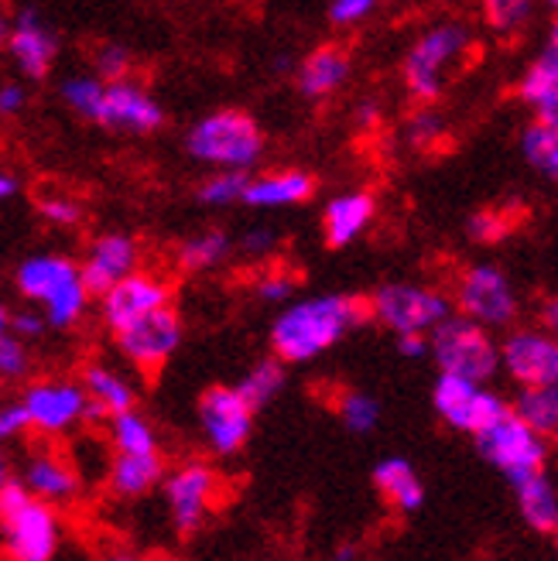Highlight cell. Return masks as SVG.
Listing matches in <instances>:
<instances>
[{"label": "cell", "mask_w": 558, "mask_h": 561, "mask_svg": "<svg viewBox=\"0 0 558 561\" xmlns=\"http://www.w3.org/2000/svg\"><path fill=\"white\" fill-rule=\"evenodd\" d=\"M234 254V240L223 230H200L179 247V267L189 274H206L216 271L223 261Z\"/></svg>", "instance_id": "31"}, {"label": "cell", "mask_w": 558, "mask_h": 561, "mask_svg": "<svg viewBox=\"0 0 558 561\" xmlns=\"http://www.w3.org/2000/svg\"><path fill=\"white\" fill-rule=\"evenodd\" d=\"M367 316L395 335H405V332L429 335L442 319L453 316V298L429 285L390 280V285L377 288L374 298L367 301Z\"/></svg>", "instance_id": "8"}, {"label": "cell", "mask_w": 558, "mask_h": 561, "mask_svg": "<svg viewBox=\"0 0 558 561\" xmlns=\"http://www.w3.org/2000/svg\"><path fill=\"white\" fill-rule=\"evenodd\" d=\"M38 213H42V219L48 222V227H59V230H72V227H79V222H82L79 199H72V195H66V192L42 195Z\"/></svg>", "instance_id": "39"}, {"label": "cell", "mask_w": 558, "mask_h": 561, "mask_svg": "<svg viewBox=\"0 0 558 561\" xmlns=\"http://www.w3.org/2000/svg\"><path fill=\"white\" fill-rule=\"evenodd\" d=\"M106 432H110V445L117 448V456H151V453H158V432L137 408L110 414Z\"/></svg>", "instance_id": "29"}, {"label": "cell", "mask_w": 558, "mask_h": 561, "mask_svg": "<svg viewBox=\"0 0 558 561\" xmlns=\"http://www.w3.org/2000/svg\"><path fill=\"white\" fill-rule=\"evenodd\" d=\"M93 124L124 134H155L164 127V110L141 82L127 76V79L103 82V96Z\"/></svg>", "instance_id": "14"}, {"label": "cell", "mask_w": 558, "mask_h": 561, "mask_svg": "<svg viewBox=\"0 0 558 561\" xmlns=\"http://www.w3.org/2000/svg\"><path fill=\"white\" fill-rule=\"evenodd\" d=\"M405 137H408V145L418 148V151L442 145V137H445V121H442V114H439V110H435L432 103L418 106L414 114L408 117V124H405Z\"/></svg>", "instance_id": "38"}, {"label": "cell", "mask_w": 558, "mask_h": 561, "mask_svg": "<svg viewBox=\"0 0 558 561\" xmlns=\"http://www.w3.org/2000/svg\"><path fill=\"white\" fill-rule=\"evenodd\" d=\"M164 305H172L169 280L158 274H148V271H134L100 295V316L110 332H117V329L130 325L134 319H141Z\"/></svg>", "instance_id": "16"}, {"label": "cell", "mask_w": 558, "mask_h": 561, "mask_svg": "<svg viewBox=\"0 0 558 561\" xmlns=\"http://www.w3.org/2000/svg\"><path fill=\"white\" fill-rule=\"evenodd\" d=\"M11 195H18V179L11 172H0V203H8Z\"/></svg>", "instance_id": "50"}, {"label": "cell", "mask_w": 558, "mask_h": 561, "mask_svg": "<svg viewBox=\"0 0 558 561\" xmlns=\"http://www.w3.org/2000/svg\"><path fill=\"white\" fill-rule=\"evenodd\" d=\"M79 383L87 390V421H106L110 414H121L137 404L134 383L106 363H90Z\"/></svg>", "instance_id": "24"}, {"label": "cell", "mask_w": 558, "mask_h": 561, "mask_svg": "<svg viewBox=\"0 0 558 561\" xmlns=\"http://www.w3.org/2000/svg\"><path fill=\"white\" fill-rule=\"evenodd\" d=\"M247 172L240 168H216V172L200 185V203L213 209H227L243 203V188H247Z\"/></svg>", "instance_id": "34"}, {"label": "cell", "mask_w": 558, "mask_h": 561, "mask_svg": "<svg viewBox=\"0 0 558 561\" xmlns=\"http://www.w3.org/2000/svg\"><path fill=\"white\" fill-rule=\"evenodd\" d=\"M161 480H164V462L158 453H151V456H117L106 472L110 490L124 500L148 496Z\"/></svg>", "instance_id": "28"}, {"label": "cell", "mask_w": 558, "mask_h": 561, "mask_svg": "<svg viewBox=\"0 0 558 561\" xmlns=\"http://www.w3.org/2000/svg\"><path fill=\"white\" fill-rule=\"evenodd\" d=\"M367 322V301L356 295H312L285 301L271 325V350L274 356L295 367V363H312L332 346H340L346 335Z\"/></svg>", "instance_id": "1"}, {"label": "cell", "mask_w": 558, "mask_h": 561, "mask_svg": "<svg viewBox=\"0 0 558 561\" xmlns=\"http://www.w3.org/2000/svg\"><path fill=\"white\" fill-rule=\"evenodd\" d=\"M398 353L405 359H422V356H429V335H418V332L398 335Z\"/></svg>", "instance_id": "49"}, {"label": "cell", "mask_w": 558, "mask_h": 561, "mask_svg": "<svg viewBox=\"0 0 558 561\" xmlns=\"http://www.w3.org/2000/svg\"><path fill=\"white\" fill-rule=\"evenodd\" d=\"M0 530L11 561H55L62 545V520L52 503L11 480L0 486Z\"/></svg>", "instance_id": "3"}, {"label": "cell", "mask_w": 558, "mask_h": 561, "mask_svg": "<svg viewBox=\"0 0 558 561\" xmlns=\"http://www.w3.org/2000/svg\"><path fill=\"white\" fill-rule=\"evenodd\" d=\"M517 490V511L521 520L535 530V535H555L558 530V490L548 480V472H535L527 480L514 483Z\"/></svg>", "instance_id": "27"}, {"label": "cell", "mask_w": 558, "mask_h": 561, "mask_svg": "<svg viewBox=\"0 0 558 561\" xmlns=\"http://www.w3.org/2000/svg\"><path fill=\"white\" fill-rule=\"evenodd\" d=\"M472 38L469 27L459 21L432 24L425 35H418L405 55V87L418 103L442 100L453 72L463 66Z\"/></svg>", "instance_id": "4"}, {"label": "cell", "mask_w": 558, "mask_h": 561, "mask_svg": "<svg viewBox=\"0 0 558 561\" xmlns=\"http://www.w3.org/2000/svg\"><path fill=\"white\" fill-rule=\"evenodd\" d=\"M8 51L24 79H45L55 55H59V38L35 11H21L11 21Z\"/></svg>", "instance_id": "19"}, {"label": "cell", "mask_w": 558, "mask_h": 561, "mask_svg": "<svg viewBox=\"0 0 558 561\" xmlns=\"http://www.w3.org/2000/svg\"><path fill=\"white\" fill-rule=\"evenodd\" d=\"M374 486L390 507L401 511V514L422 511V503H425V486H422V480H418L414 466L408 459H398V456L380 459L374 466Z\"/></svg>", "instance_id": "26"}, {"label": "cell", "mask_w": 558, "mask_h": 561, "mask_svg": "<svg viewBox=\"0 0 558 561\" xmlns=\"http://www.w3.org/2000/svg\"><path fill=\"white\" fill-rule=\"evenodd\" d=\"M472 438H477L480 456L493 469L504 472L511 483H521L548 466V438L538 435L535 428H527L511 408L504 414H497L490 425L480 428Z\"/></svg>", "instance_id": "7"}, {"label": "cell", "mask_w": 558, "mask_h": 561, "mask_svg": "<svg viewBox=\"0 0 558 561\" xmlns=\"http://www.w3.org/2000/svg\"><path fill=\"white\" fill-rule=\"evenodd\" d=\"M432 404L445 425L466 435H477L497 414L508 411V401L500 398L497 390H490L480 380L456 377V374H439L432 387Z\"/></svg>", "instance_id": "12"}, {"label": "cell", "mask_w": 558, "mask_h": 561, "mask_svg": "<svg viewBox=\"0 0 558 561\" xmlns=\"http://www.w3.org/2000/svg\"><path fill=\"white\" fill-rule=\"evenodd\" d=\"M110 561H141V558H134V554H114Z\"/></svg>", "instance_id": "57"}, {"label": "cell", "mask_w": 558, "mask_h": 561, "mask_svg": "<svg viewBox=\"0 0 558 561\" xmlns=\"http://www.w3.org/2000/svg\"><path fill=\"white\" fill-rule=\"evenodd\" d=\"M500 370L517 387L558 383V343L548 329H514L497 346Z\"/></svg>", "instance_id": "15"}, {"label": "cell", "mask_w": 558, "mask_h": 561, "mask_svg": "<svg viewBox=\"0 0 558 561\" xmlns=\"http://www.w3.org/2000/svg\"><path fill=\"white\" fill-rule=\"evenodd\" d=\"M14 285L24 301H35L48 329H72L90 308V291L82 285L79 264L62 254H35L18 264Z\"/></svg>", "instance_id": "2"}, {"label": "cell", "mask_w": 558, "mask_h": 561, "mask_svg": "<svg viewBox=\"0 0 558 561\" xmlns=\"http://www.w3.org/2000/svg\"><path fill=\"white\" fill-rule=\"evenodd\" d=\"M137 267H141V243L130 233L114 230V233H100L90 243L87 261L79 264V274L90 295H103L110 285H117L121 277L134 274Z\"/></svg>", "instance_id": "18"}, {"label": "cell", "mask_w": 558, "mask_h": 561, "mask_svg": "<svg viewBox=\"0 0 558 561\" xmlns=\"http://www.w3.org/2000/svg\"><path fill=\"white\" fill-rule=\"evenodd\" d=\"M216 490H219V480L206 462H185L169 476L164 500H169V514L179 535H195V530L206 524Z\"/></svg>", "instance_id": "17"}, {"label": "cell", "mask_w": 558, "mask_h": 561, "mask_svg": "<svg viewBox=\"0 0 558 561\" xmlns=\"http://www.w3.org/2000/svg\"><path fill=\"white\" fill-rule=\"evenodd\" d=\"M282 387H285V363L277 359V356H271V359H261V363H254L247 374H243V380L237 383V390H240V398L250 404V408H264L267 401H274L277 394H282Z\"/></svg>", "instance_id": "33"}, {"label": "cell", "mask_w": 558, "mask_h": 561, "mask_svg": "<svg viewBox=\"0 0 558 561\" xmlns=\"http://www.w3.org/2000/svg\"><path fill=\"white\" fill-rule=\"evenodd\" d=\"M374 216H377V199L367 188L340 192L322 209V237L332 250H343L371 230Z\"/></svg>", "instance_id": "20"}, {"label": "cell", "mask_w": 558, "mask_h": 561, "mask_svg": "<svg viewBox=\"0 0 558 561\" xmlns=\"http://www.w3.org/2000/svg\"><path fill=\"white\" fill-rule=\"evenodd\" d=\"M27 432V417H24V408L14 401V404H0V445H8L14 438H21Z\"/></svg>", "instance_id": "47"}, {"label": "cell", "mask_w": 558, "mask_h": 561, "mask_svg": "<svg viewBox=\"0 0 558 561\" xmlns=\"http://www.w3.org/2000/svg\"><path fill=\"white\" fill-rule=\"evenodd\" d=\"M350 55L346 48L340 45H319L316 51H309L301 59L298 72H295V82L301 96L309 100H322V96H332L340 87H346L350 79Z\"/></svg>", "instance_id": "25"}, {"label": "cell", "mask_w": 558, "mask_h": 561, "mask_svg": "<svg viewBox=\"0 0 558 561\" xmlns=\"http://www.w3.org/2000/svg\"><path fill=\"white\" fill-rule=\"evenodd\" d=\"M200 428L216 456H237L254 432V408L237 387H209L200 398Z\"/></svg>", "instance_id": "13"}, {"label": "cell", "mask_w": 558, "mask_h": 561, "mask_svg": "<svg viewBox=\"0 0 558 561\" xmlns=\"http://www.w3.org/2000/svg\"><path fill=\"white\" fill-rule=\"evenodd\" d=\"M521 100L535 110V121L558 124V42L555 35L542 45L532 66L521 76Z\"/></svg>", "instance_id": "23"}, {"label": "cell", "mask_w": 558, "mask_h": 561, "mask_svg": "<svg viewBox=\"0 0 558 561\" xmlns=\"http://www.w3.org/2000/svg\"><path fill=\"white\" fill-rule=\"evenodd\" d=\"M14 480V466H11V456L4 453V445H0V486Z\"/></svg>", "instance_id": "51"}, {"label": "cell", "mask_w": 558, "mask_h": 561, "mask_svg": "<svg viewBox=\"0 0 558 561\" xmlns=\"http://www.w3.org/2000/svg\"><path fill=\"white\" fill-rule=\"evenodd\" d=\"M545 322L555 325V301H545Z\"/></svg>", "instance_id": "56"}, {"label": "cell", "mask_w": 558, "mask_h": 561, "mask_svg": "<svg viewBox=\"0 0 558 561\" xmlns=\"http://www.w3.org/2000/svg\"><path fill=\"white\" fill-rule=\"evenodd\" d=\"M429 356L442 374H456L466 380L490 383L500 370V356L490 329L469 322L463 316L442 319L429 332Z\"/></svg>", "instance_id": "6"}, {"label": "cell", "mask_w": 558, "mask_h": 561, "mask_svg": "<svg viewBox=\"0 0 558 561\" xmlns=\"http://www.w3.org/2000/svg\"><path fill=\"white\" fill-rule=\"evenodd\" d=\"M8 35H11V18H8L4 11H0V48L8 45Z\"/></svg>", "instance_id": "54"}, {"label": "cell", "mask_w": 558, "mask_h": 561, "mask_svg": "<svg viewBox=\"0 0 558 561\" xmlns=\"http://www.w3.org/2000/svg\"><path fill=\"white\" fill-rule=\"evenodd\" d=\"M103 96V79L100 76H69L62 82V100L72 110L76 117L82 121H93L96 117V106Z\"/></svg>", "instance_id": "37"}, {"label": "cell", "mask_w": 558, "mask_h": 561, "mask_svg": "<svg viewBox=\"0 0 558 561\" xmlns=\"http://www.w3.org/2000/svg\"><path fill=\"white\" fill-rule=\"evenodd\" d=\"M316 192V182L309 172L298 168H282V172H264L258 179H247L243 188V206L250 209H292L309 203Z\"/></svg>", "instance_id": "22"}, {"label": "cell", "mask_w": 558, "mask_h": 561, "mask_svg": "<svg viewBox=\"0 0 558 561\" xmlns=\"http://www.w3.org/2000/svg\"><path fill=\"white\" fill-rule=\"evenodd\" d=\"M360 114H364V124H374L377 121V103H364V106H360Z\"/></svg>", "instance_id": "55"}, {"label": "cell", "mask_w": 558, "mask_h": 561, "mask_svg": "<svg viewBox=\"0 0 558 561\" xmlns=\"http://www.w3.org/2000/svg\"><path fill=\"white\" fill-rule=\"evenodd\" d=\"M27 417V432H38L45 438L69 435L76 425L87 421V390L76 380L48 377L24 387L18 401Z\"/></svg>", "instance_id": "10"}, {"label": "cell", "mask_w": 558, "mask_h": 561, "mask_svg": "<svg viewBox=\"0 0 558 561\" xmlns=\"http://www.w3.org/2000/svg\"><path fill=\"white\" fill-rule=\"evenodd\" d=\"M466 230L472 240H480V243H497L500 237H504L511 230V222L504 219V213H497V209H480V213H472L469 222H466Z\"/></svg>", "instance_id": "43"}, {"label": "cell", "mask_w": 558, "mask_h": 561, "mask_svg": "<svg viewBox=\"0 0 558 561\" xmlns=\"http://www.w3.org/2000/svg\"><path fill=\"white\" fill-rule=\"evenodd\" d=\"M538 4H548V8H555V4H558V0H538Z\"/></svg>", "instance_id": "58"}, {"label": "cell", "mask_w": 558, "mask_h": 561, "mask_svg": "<svg viewBox=\"0 0 558 561\" xmlns=\"http://www.w3.org/2000/svg\"><path fill=\"white\" fill-rule=\"evenodd\" d=\"M295 288H298V280L292 271L285 267H267L258 280H254V295L267 305H285L295 298Z\"/></svg>", "instance_id": "40"}, {"label": "cell", "mask_w": 558, "mask_h": 561, "mask_svg": "<svg viewBox=\"0 0 558 561\" xmlns=\"http://www.w3.org/2000/svg\"><path fill=\"white\" fill-rule=\"evenodd\" d=\"M45 329H48V322L38 308H21V312H11V335H18V340H24V343L42 340Z\"/></svg>", "instance_id": "46"}, {"label": "cell", "mask_w": 558, "mask_h": 561, "mask_svg": "<svg viewBox=\"0 0 558 561\" xmlns=\"http://www.w3.org/2000/svg\"><path fill=\"white\" fill-rule=\"evenodd\" d=\"M527 428L551 438L558 432V387L538 383V387H521L514 404H508Z\"/></svg>", "instance_id": "30"}, {"label": "cell", "mask_w": 558, "mask_h": 561, "mask_svg": "<svg viewBox=\"0 0 558 561\" xmlns=\"http://www.w3.org/2000/svg\"><path fill=\"white\" fill-rule=\"evenodd\" d=\"M453 308L459 316L483 329H508L521 312V298L511 285L504 267L497 264H472L459 274Z\"/></svg>", "instance_id": "9"}, {"label": "cell", "mask_w": 558, "mask_h": 561, "mask_svg": "<svg viewBox=\"0 0 558 561\" xmlns=\"http://www.w3.org/2000/svg\"><path fill=\"white\" fill-rule=\"evenodd\" d=\"M384 0H332L329 4V21L340 27H353L360 21H367L374 11H380Z\"/></svg>", "instance_id": "44"}, {"label": "cell", "mask_w": 558, "mask_h": 561, "mask_svg": "<svg viewBox=\"0 0 558 561\" xmlns=\"http://www.w3.org/2000/svg\"><path fill=\"white\" fill-rule=\"evenodd\" d=\"M185 148L195 161L213 168H254L264 154V134L243 110H213L189 127Z\"/></svg>", "instance_id": "5"}, {"label": "cell", "mask_w": 558, "mask_h": 561, "mask_svg": "<svg viewBox=\"0 0 558 561\" xmlns=\"http://www.w3.org/2000/svg\"><path fill=\"white\" fill-rule=\"evenodd\" d=\"M32 370V353H27V343L18 340V335H4L0 340V380H21Z\"/></svg>", "instance_id": "42"}, {"label": "cell", "mask_w": 558, "mask_h": 561, "mask_svg": "<svg viewBox=\"0 0 558 561\" xmlns=\"http://www.w3.org/2000/svg\"><path fill=\"white\" fill-rule=\"evenodd\" d=\"M158 561H172V558H158Z\"/></svg>", "instance_id": "59"}, {"label": "cell", "mask_w": 558, "mask_h": 561, "mask_svg": "<svg viewBox=\"0 0 558 561\" xmlns=\"http://www.w3.org/2000/svg\"><path fill=\"white\" fill-rule=\"evenodd\" d=\"M8 332H11V308L0 305V340H4Z\"/></svg>", "instance_id": "53"}, {"label": "cell", "mask_w": 558, "mask_h": 561, "mask_svg": "<svg viewBox=\"0 0 558 561\" xmlns=\"http://www.w3.org/2000/svg\"><path fill=\"white\" fill-rule=\"evenodd\" d=\"M24 106H27V90L21 82H4L0 87V117H18Z\"/></svg>", "instance_id": "48"}, {"label": "cell", "mask_w": 558, "mask_h": 561, "mask_svg": "<svg viewBox=\"0 0 558 561\" xmlns=\"http://www.w3.org/2000/svg\"><path fill=\"white\" fill-rule=\"evenodd\" d=\"M0 387H4V380H0Z\"/></svg>", "instance_id": "60"}, {"label": "cell", "mask_w": 558, "mask_h": 561, "mask_svg": "<svg viewBox=\"0 0 558 561\" xmlns=\"http://www.w3.org/2000/svg\"><path fill=\"white\" fill-rule=\"evenodd\" d=\"M130 66H134L130 48H124V45H117V42L100 45L96 55H93V69H96V76H100L103 82L127 79V76H130Z\"/></svg>", "instance_id": "41"}, {"label": "cell", "mask_w": 558, "mask_h": 561, "mask_svg": "<svg viewBox=\"0 0 558 561\" xmlns=\"http://www.w3.org/2000/svg\"><path fill=\"white\" fill-rule=\"evenodd\" d=\"M340 411V421L353 432V435H367L380 425V401L367 390H346L337 404Z\"/></svg>", "instance_id": "35"}, {"label": "cell", "mask_w": 558, "mask_h": 561, "mask_svg": "<svg viewBox=\"0 0 558 561\" xmlns=\"http://www.w3.org/2000/svg\"><path fill=\"white\" fill-rule=\"evenodd\" d=\"M182 335H185L182 316L175 312V305H164V308H155V312H148L141 319H134L130 325L117 329L114 343L130 367L155 374L179 353Z\"/></svg>", "instance_id": "11"}, {"label": "cell", "mask_w": 558, "mask_h": 561, "mask_svg": "<svg viewBox=\"0 0 558 561\" xmlns=\"http://www.w3.org/2000/svg\"><path fill=\"white\" fill-rule=\"evenodd\" d=\"M521 154L542 179L558 175V124L535 121L521 134Z\"/></svg>", "instance_id": "32"}, {"label": "cell", "mask_w": 558, "mask_h": 561, "mask_svg": "<svg viewBox=\"0 0 558 561\" xmlns=\"http://www.w3.org/2000/svg\"><path fill=\"white\" fill-rule=\"evenodd\" d=\"M21 483L32 496L55 507V503H69L79 493V472L66 456L52 453V448H42V453L27 456Z\"/></svg>", "instance_id": "21"}, {"label": "cell", "mask_w": 558, "mask_h": 561, "mask_svg": "<svg viewBox=\"0 0 558 561\" xmlns=\"http://www.w3.org/2000/svg\"><path fill=\"white\" fill-rule=\"evenodd\" d=\"M240 257L243 261H267L274 250H277V233L267 227H254L250 233H243V240L237 243Z\"/></svg>", "instance_id": "45"}, {"label": "cell", "mask_w": 558, "mask_h": 561, "mask_svg": "<svg viewBox=\"0 0 558 561\" xmlns=\"http://www.w3.org/2000/svg\"><path fill=\"white\" fill-rule=\"evenodd\" d=\"M535 8H538V0H480L483 21L497 35H514L517 27L532 21Z\"/></svg>", "instance_id": "36"}, {"label": "cell", "mask_w": 558, "mask_h": 561, "mask_svg": "<svg viewBox=\"0 0 558 561\" xmlns=\"http://www.w3.org/2000/svg\"><path fill=\"white\" fill-rule=\"evenodd\" d=\"M356 558H360L356 545H340L337 551H332V561H356Z\"/></svg>", "instance_id": "52"}]
</instances>
